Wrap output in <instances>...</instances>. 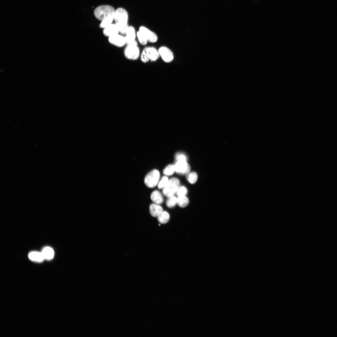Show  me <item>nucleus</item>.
Instances as JSON below:
<instances>
[{
	"label": "nucleus",
	"mask_w": 337,
	"mask_h": 337,
	"mask_svg": "<svg viewBox=\"0 0 337 337\" xmlns=\"http://www.w3.org/2000/svg\"><path fill=\"white\" fill-rule=\"evenodd\" d=\"M103 33L105 36L108 38L113 36L119 33V26L116 23H112L103 29Z\"/></svg>",
	"instance_id": "10"
},
{
	"label": "nucleus",
	"mask_w": 337,
	"mask_h": 337,
	"mask_svg": "<svg viewBox=\"0 0 337 337\" xmlns=\"http://www.w3.org/2000/svg\"><path fill=\"white\" fill-rule=\"evenodd\" d=\"M180 181L177 178H171L163 188L162 192L163 194L167 197L173 195L180 187Z\"/></svg>",
	"instance_id": "2"
},
{
	"label": "nucleus",
	"mask_w": 337,
	"mask_h": 337,
	"mask_svg": "<svg viewBox=\"0 0 337 337\" xmlns=\"http://www.w3.org/2000/svg\"><path fill=\"white\" fill-rule=\"evenodd\" d=\"M168 180V179L167 177L166 176L163 177L158 183V188H161L164 187L167 183Z\"/></svg>",
	"instance_id": "26"
},
{
	"label": "nucleus",
	"mask_w": 337,
	"mask_h": 337,
	"mask_svg": "<svg viewBox=\"0 0 337 337\" xmlns=\"http://www.w3.org/2000/svg\"><path fill=\"white\" fill-rule=\"evenodd\" d=\"M137 36L140 43L143 45H146L148 41L142 33L139 30L137 33Z\"/></svg>",
	"instance_id": "23"
},
{
	"label": "nucleus",
	"mask_w": 337,
	"mask_h": 337,
	"mask_svg": "<svg viewBox=\"0 0 337 337\" xmlns=\"http://www.w3.org/2000/svg\"><path fill=\"white\" fill-rule=\"evenodd\" d=\"M139 31L144 35L148 42L154 43L157 41L158 37L156 34L146 27L144 26L140 27Z\"/></svg>",
	"instance_id": "11"
},
{
	"label": "nucleus",
	"mask_w": 337,
	"mask_h": 337,
	"mask_svg": "<svg viewBox=\"0 0 337 337\" xmlns=\"http://www.w3.org/2000/svg\"><path fill=\"white\" fill-rule=\"evenodd\" d=\"M45 259L51 260L54 256V252L53 249L49 247H46L41 252Z\"/></svg>",
	"instance_id": "16"
},
{
	"label": "nucleus",
	"mask_w": 337,
	"mask_h": 337,
	"mask_svg": "<svg viewBox=\"0 0 337 337\" xmlns=\"http://www.w3.org/2000/svg\"><path fill=\"white\" fill-rule=\"evenodd\" d=\"M159 177V171L154 169L146 175L144 179V183L149 188L154 187L158 183Z\"/></svg>",
	"instance_id": "4"
},
{
	"label": "nucleus",
	"mask_w": 337,
	"mask_h": 337,
	"mask_svg": "<svg viewBox=\"0 0 337 337\" xmlns=\"http://www.w3.org/2000/svg\"><path fill=\"white\" fill-rule=\"evenodd\" d=\"M177 198L174 195L168 197L166 202L167 206L169 208L174 207L177 204Z\"/></svg>",
	"instance_id": "20"
},
{
	"label": "nucleus",
	"mask_w": 337,
	"mask_h": 337,
	"mask_svg": "<svg viewBox=\"0 0 337 337\" xmlns=\"http://www.w3.org/2000/svg\"><path fill=\"white\" fill-rule=\"evenodd\" d=\"M149 60L154 61L160 56L158 50L153 47H147L144 49Z\"/></svg>",
	"instance_id": "12"
},
{
	"label": "nucleus",
	"mask_w": 337,
	"mask_h": 337,
	"mask_svg": "<svg viewBox=\"0 0 337 337\" xmlns=\"http://www.w3.org/2000/svg\"><path fill=\"white\" fill-rule=\"evenodd\" d=\"M114 20L113 16L107 17L103 20L100 24V27L104 29L112 23Z\"/></svg>",
	"instance_id": "19"
},
{
	"label": "nucleus",
	"mask_w": 337,
	"mask_h": 337,
	"mask_svg": "<svg viewBox=\"0 0 337 337\" xmlns=\"http://www.w3.org/2000/svg\"><path fill=\"white\" fill-rule=\"evenodd\" d=\"M176 162L182 161H187V156L183 153H177L175 156Z\"/></svg>",
	"instance_id": "25"
},
{
	"label": "nucleus",
	"mask_w": 337,
	"mask_h": 337,
	"mask_svg": "<svg viewBox=\"0 0 337 337\" xmlns=\"http://www.w3.org/2000/svg\"><path fill=\"white\" fill-rule=\"evenodd\" d=\"M175 172L181 175L188 174L190 171V167L187 161H179L174 164Z\"/></svg>",
	"instance_id": "7"
},
{
	"label": "nucleus",
	"mask_w": 337,
	"mask_h": 337,
	"mask_svg": "<svg viewBox=\"0 0 337 337\" xmlns=\"http://www.w3.org/2000/svg\"><path fill=\"white\" fill-rule=\"evenodd\" d=\"M151 200L154 203L160 204L163 202L164 198L162 194L158 191L155 190L151 193L150 195Z\"/></svg>",
	"instance_id": "14"
},
{
	"label": "nucleus",
	"mask_w": 337,
	"mask_h": 337,
	"mask_svg": "<svg viewBox=\"0 0 337 337\" xmlns=\"http://www.w3.org/2000/svg\"><path fill=\"white\" fill-rule=\"evenodd\" d=\"M28 257L32 261L38 262H42L45 259L42 252L36 251L30 253Z\"/></svg>",
	"instance_id": "15"
},
{
	"label": "nucleus",
	"mask_w": 337,
	"mask_h": 337,
	"mask_svg": "<svg viewBox=\"0 0 337 337\" xmlns=\"http://www.w3.org/2000/svg\"><path fill=\"white\" fill-rule=\"evenodd\" d=\"M189 203V200L186 196L178 197L177 198V204L180 207L184 208L186 207Z\"/></svg>",
	"instance_id": "18"
},
{
	"label": "nucleus",
	"mask_w": 337,
	"mask_h": 337,
	"mask_svg": "<svg viewBox=\"0 0 337 337\" xmlns=\"http://www.w3.org/2000/svg\"><path fill=\"white\" fill-rule=\"evenodd\" d=\"M175 172L174 165L169 164L163 170V173L166 175H172Z\"/></svg>",
	"instance_id": "21"
},
{
	"label": "nucleus",
	"mask_w": 337,
	"mask_h": 337,
	"mask_svg": "<svg viewBox=\"0 0 337 337\" xmlns=\"http://www.w3.org/2000/svg\"><path fill=\"white\" fill-rule=\"evenodd\" d=\"M149 210L151 215L154 217H157L163 211L161 206L155 203L150 205Z\"/></svg>",
	"instance_id": "13"
},
{
	"label": "nucleus",
	"mask_w": 337,
	"mask_h": 337,
	"mask_svg": "<svg viewBox=\"0 0 337 337\" xmlns=\"http://www.w3.org/2000/svg\"><path fill=\"white\" fill-rule=\"evenodd\" d=\"M115 11L114 8L111 6L102 5L96 8L94 13L97 19L102 21L107 17L113 16Z\"/></svg>",
	"instance_id": "1"
},
{
	"label": "nucleus",
	"mask_w": 337,
	"mask_h": 337,
	"mask_svg": "<svg viewBox=\"0 0 337 337\" xmlns=\"http://www.w3.org/2000/svg\"><path fill=\"white\" fill-rule=\"evenodd\" d=\"M170 218L168 213L166 211H163L157 217L158 221L161 224H165L168 222Z\"/></svg>",
	"instance_id": "17"
},
{
	"label": "nucleus",
	"mask_w": 337,
	"mask_h": 337,
	"mask_svg": "<svg viewBox=\"0 0 337 337\" xmlns=\"http://www.w3.org/2000/svg\"><path fill=\"white\" fill-rule=\"evenodd\" d=\"M125 57L130 60H136L139 56V50L137 46L127 45L124 51Z\"/></svg>",
	"instance_id": "5"
},
{
	"label": "nucleus",
	"mask_w": 337,
	"mask_h": 337,
	"mask_svg": "<svg viewBox=\"0 0 337 337\" xmlns=\"http://www.w3.org/2000/svg\"><path fill=\"white\" fill-rule=\"evenodd\" d=\"M188 182L191 184H194L196 182L198 178L197 173L195 172L189 173L186 177Z\"/></svg>",
	"instance_id": "22"
},
{
	"label": "nucleus",
	"mask_w": 337,
	"mask_h": 337,
	"mask_svg": "<svg viewBox=\"0 0 337 337\" xmlns=\"http://www.w3.org/2000/svg\"><path fill=\"white\" fill-rule=\"evenodd\" d=\"M125 35L126 44L127 45L137 46V42L135 40L136 37L135 30L133 27L131 26L128 27Z\"/></svg>",
	"instance_id": "9"
},
{
	"label": "nucleus",
	"mask_w": 337,
	"mask_h": 337,
	"mask_svg": "<svg viewBox=\"0 0 337 337\" xmlns=\"http://www.w3.org/2000/svg\"><path fill=\"white\" fill-rule=\"evenodd\" d=\"M158 51L160 56L164 62L169 63L173 61L174 58L173 53L168 47L162 46L159 48Z\"/></svg>",
	"instance_id": "6"
},
{
	"label": "nucleus",
	"mask_w": 337,
	"mask_h": 337,
	"mask_svg": "<svg viewBox=\"0 0 337 337\" xmlns=\"http://www.w3.org/2000/svg\"><path fill=\"white\" fill-rule=\"evenodd\" d=\"M119 34L108 38V41L111 44L116 47H121L126 44L125 36Z\"/></svg>",
	"instance_id": "8"
},
{
	"label": "nucleus",
	"mask_w": 337,
	"mask_h": 337,
	"mask_svg": "<svg viewBox=\"0 0 337 337\" xmlns=\"http://www.w3.org/2000/svg\"><path fill=\"white\" fill-rule=\"evenodd\" d=\"M113 17L114 20L118 26L128 25V14L124 8L120 7L115 10Z\"/></svg>",
	"instance_id": "3"
},
{
	"label": "nucleus",
	"mask_w": 337,
	"mask_h": 337,
	"mask_svg": "<svg viewBox=\"0 0 337 337\" xmlns=\"http://www.w3.org/2000/svg\"><path fill=\"white\" fill-rule=\"evenodd\" d=\"M188 190L187 188L184 186L179 187L176 193L178 197L186 196Z\"/></svg>",
	"instance_id": "24"
}]
</instances>
